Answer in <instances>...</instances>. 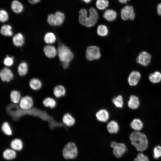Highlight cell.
Listing matches in <instances>:
<instances>
[{"label":"cell","instance_id":"6da1fadb","mask_svg":"<svg viewBox=\"0 0 161 161\" xmlns=\"http://www.w3.org/2000/svg\"><path fill=\"white\" fill-rule=\"evenodd\" d=\"M89 15L88 16L87 10L82 9L79 11V21L82 25L88 27H92L96 23L98 18L97 13L95 8L91 7L89 10Z\"/></svg>","mask_w":161,"mask_h":161},{"label":"cell","instance_id":"7a4b0ae2","mask_svg":"<svg viewBox=\"0 0 161 161\" xmlns=\"http://www.w3.org/2000/svg\"><path fill=\"white\" fill-rule=\"evenodd\" d=\"M131 144L139 151H145L147 148L148 141L146 135L140 131H134L129 136Z\"/></svg>","mask_w":161,"mask_h":161},{"label":"cell","instance_id":"3957f363","mask_svg":"<svg viewBox=\"0 0 161 161\" xmlns=\"http://www.w3.org/2000/svg\"><path fill=\"white\" fill-rule=\"evenodd\" d=\"M58 53L62 63H69L74 57L73 54L70 49L67 46L63 44L59 46Z\"/></svg>","mask_w":161,"mask_h":161},{"label":"cell","instance_id":"277c9868","mask_svg":"<svg viewBox=\"0 0 161 161\" xmlns=\"http://www.w3.org/2000/svg\"><path fill=\"white\" fill-rule=\"evenodd\" d=\"M78 153V149L75 144L70 142L65 146L62 151L63 155L67 160L75 159Z\"/></svg>","mask_w":161,"mask_h":161},{"label":"cell","instance_id":"5b68a950","mask_svg":"<svg viewBox=\"0 0 161 161\" xmlns=\"http://www.w3.org/2000/svg\"><path fill=\"white\" fill-rule=\"evenodd\" d=\"M86 55L87 59L89 61L98 59L101 56L100 49L97 46H89L86 49Z\"/></svg>","mask_w":161,"mask_h":161},{"label":"cell","instance_id":"8992f818","mask_svg":"<svg viewBox=\"0 0 161 161\" xmlns=\"http://www.w3.org/2000/svg\"><path fill=\"white\" fill-rule=\"evenodd\" d=\"M120 14L121 18L124 20L129 19L133 20L135 17L134 8L131 5H127L123 7L121 11Z\"/></svg>","mask_w":161,"mask_h":161},{"label":"cell","instance_id":"52a82bcc","mask_svg":"<svg viewBox=\"0 0 161 161\" xmlns=\"http://www.w3.org/2000/svg\"><path fill=\"white\" fill-rule=\"evenodd\" d=\"M151 55L146 51H143L139 53L136 59L137 62L144 66H148L150 63Z\"/></svg>","mask_w":161,"mask_h":161},{"label":"cell","instance_id":"ba28073f","mask_svg":"<svg viewBox=\"0 0 161 161\" xmlns=\"http://www.w3.org/2000/svg\"><path fill=\"white\" fill-rule=\"evenodd\" d=\"M141 78L140 72L137 71H132L129 75L128 78V82L131 86H135L138 83Z\"/></svg>","mask_w":161,"mask_h":161},{"label":"cell","instance_id":"9c48e42d","mask_svg":"<svg viewBox=\"0 0 161 161\" xmlns=\"http://www.w3.org/2000/svg\"><path fill=\"white\" fill-rule=\"evenodd\" d=\"M127 151V148L125 144L117 143L113 148V153L115 157L119 158L122 157Z\"/></svg>","mask_w":161,"mask_h":161},{"label":"cell","instance_id":"30bf717a","mask_svg":"<svg viewBox=\"0 0 161 161\" xmlns=\"http://www.w3.org/2000/svg\"><path fill=\"white\" fill-rule=\"evenodd\" d=\"M110 116L109 112L105 109H99L95 114V117L97 120L102 123H105L108 121Z\"/></svg>","mask_w":161,"mask_h":161},{"label":"cell","instance_id":"8fae6325","mask_svg":"<svg viewBox=\"0 0 161 161\" xmlns=\"http://www.w3.org/2000/svg\"><path fill=\"white\" fill-rule=\"evenodd\" d=\"M33 105V100L30 97L28 96H25L21 98L19 103L20 107L24 110L30 109Z\"/></svg>","mask_w":161,"mask_h":161},{"label":"cell","instance_id":"7c38bea8","mask_svg":"<svg viewBox=\"0 0 161 161\" xmlns=\"http://www.w3.org/2000/svg\"><path fill=\"white\" fill-rule=\"evenodd\" d=\"M140 104L139 99L135 95H130L127 102L129 108L132 110H136L138 108Z\"/></svg>","mask_w":161,"mask_h":161},{"label":"cell","instance_id":"4fadbf2b","mask_svg":"<svg viewBox=\"0 0 161 161\" xmlns=\"http://www.w3.org/2000/svg\"><path fill=\"white\" fill-rule=\"evenodd\" d=\"M0 77L2 81L9 82L13 78V75L9 69L4 68L0 71Z\"/></svg>","mask_w":161,"mask_h":161},{"label":"cell","instance_id":"5bb4252c","mask_svg":"<svg viewBox=\"0 0 161 161\" xmlns=\"http://www.w3.org/2000/svg\"><path fill=\"white\" fill-rule=\"evenodd\" d=\"M106 128L108 132L111 134H117L119 131L120 127L118 123L115 120H111L108 122Z\"/></svg>","mask_w":161,"mask_h":161},{"label":"cell","instance_id":"9a60e30c","mask_svg":"<svg viewBox=\"0 0 161 161\" xmlns=\"http://www.w3.org/2000/svg\"><path fill=\"white\" fill-rule=\"evenodd\" d=\"M62 120L64 124L69 127L74 126L76 122L75 117L69 113H66L64 115Z\"/></svg>","mask_w":161,"mask_h":161},{"label":"cell","instance_id":"2e32d148","mask_svg":"<svg viewBox=\"0 0 161 161\" xmlns=\"http://www.w3.org/2000/svg\"><path fill=\"white\" fill-rule=\"evenodd\" d=\"M130 126L134 131H140L143 128V123L140 119L135 118L131 122Z\"/></svg>","mask_w":161,"mask_h":161},{"label":"cell","instance_id":"e0dca14e","mask_svg":"<svg viewBox=\"0 0 161 161\" xmlns=\"http://www.w3.org/2000/svg\"><path fill=\"white\" fill-rule=\"evenodd\" d=\"M45 55L49 58L55 57L57 53V51L54 46L48 45L45 46L43 49Z\"/></svg>","mask_w":161,"mask_h":161},{"label":"cell","instance_id":"ac0fdd59","mask_svg":"<svg viewBox=\"0 0 161 161\" xmlns=\"http://www.w3.org/2000/svg\"><path fill=\"white\" fill-rule=\"evenodd\" d=\"M117 16L116 12L112 9H107L104 12L103 16L104 18L108 21L114 20Z\"/></svg>","mask_w":161,"mask_h":161},{"label":"cell","instance_id":"d6986e66","mask_svg":"<svg viewBox=\"0 0 161 161\" xmlns=\"http://www.w3.org/2000/svg\"><path fill=\"white\" fill-rule=\"evenodd\" d=\"M66 92L64 86L62 85H58L54 88L53 94L57 98H60L64 96L66 94Z\"/></svg>","mask_w":161,"mask_h":161},{"label":"cell","instance_id":"ffe728a7","mask_svg":"<svg viewBox=\"0 0 161 161\" xmlns=\"http://www.w3.org/2000/svg\"><path fill=\"white\" fill-rule=\"evenodd\" d=\"M149 81L153 83L156 84L161 81V73L156 71L151 73L148 76Z\"/></svg>","mask_w":161,"mask_h":161},{"label":"cell","instance_id":"44dd1931","mask_svg":"<svg viewBox=\"0 0 161 161\" xmlns=\"http://www.w3.org/2000/svg\"><path fill=\"white\" fill-rule=\"evenodd\" d=\"M13 41L15 46L18 47H21L24 43V36L21 33H18L13 37Z\"/></svg>","mask_w":161,"mask_h":161},{"label":"cell","instance_id":"7402d4cb","mask_svg":"<svg viewBox=\"0 0 161 161\" xmlns=\"http://www.w3.org/2000/svg\"><path fill=\"white\" fill-rule=\"evenodd\" d=\"M112 102L115 107L117 108H122L124 106V100L122 95H118L114 97L112 99Z\"/></svg>","mask_w":161,"mask_h":161},{"label":"cell","instance_id":"603a6c76","mask_svg":"<svg viewBox=\"0 0 161 161\" xmlns=\"http://www.w3.org/2000/svg\"><path fill=\"white\" fill-rule=\"evenodd\" d=\"M11 7L13 11L16 13H21L23 9L22 4L17 0L13 1L11 4Z\"/></svg>","mask_w":161,"mask_h":161},{"label":"cell","instance_id":"cb8c5ba5","mask_svg":"<svg viewBox=\"0 0 161 161\" xmlns=\"http://www.w3.org/2000/svg\"><path fill=\"white\" fill-rule=\"evenodd\" d=\"M56 26H60L63 24L65 19L64 14L60 11H57L54 14Z\"/></svg>","mask_w":161,"mask_h":161},{"label":"cell","instance_id":"d4e9b609","mask_svg":"<svg viewBox=\"0 0 161 161\" xmlns=\"http://www.w3.org/2000/svg\"><path fill=\"white\" fill-rule=\"evenodd\" d=\"M0 32L1 34L4 36H11L13 34L12 27L10 25H4L1 27Z\"/></svg>","mask_w":161,"mask_h":161},{"label":"cell","instance_id":"484cf974","mask_svg":"<svg viewBox=\"0 0 161 161\" xmlns=\"http://www.w3.org/2000/svg\"><path fill=\"white\" fill-rule=\"evenodd\" d=\"M10 145L13 149L18 151L21 150L23 147L21 140L18 138L12 140L10 143Z\"/></svg>","mask_w":161,"mask_h":161},{"label":"cell","instance_id":"4316f807","mask_svg":"<svg viewBox=\"0 0 161 161\" xmlns=\"http://www.w3.org/2000/svg\"><path fill=\"white\" fill-rule=\"evenodd\" d=\"M16 153L13 149H7L3 152V157L7 160H11L14 159L16 157Z\"/></svg>","mask_w":161,"mask_h":161},{"label":"cell","instance_id":"83f0119b","mask_svg":"<svg viewBox=\"0 0 161 161\" xmlns=\"http://www.w3.org/2000/svg\"><path fill=\"white\" fill-rule=\"evenodd\" d=\"M29 86L31 89L36 90H38L41 87L42 84L41 81L39 79L33 78L30 81Z\"/></svg>","mask_w":161,"mask_h":161},{"label":"cell","instance_id":"f1b7e54d","mask_svg":"<svg viewBox=\"0 0 161 161\" xmlns=\"http://www.w3.org/2000/svg\"><path fill=\"white\" fill-rule=\"evenodd\" d=\"M28 71V65L27 63L23 62L19 65L18 68V72L19 75L21 76L25 75Z\"/></svg>","mask_w":161,"mask_h":161},{"label":"cell","instance_id":"f546056e","mask_svg":"<svg viewBox=\"0 0 161 161\" xmlns=\"http://www.w3.org/2000/svg\"><path fill=\"white\" fill-rule=\"evenodd\" d=\"M10 98L11 101L14 103H17L21 99V94L18 91H12L10 94Z\"/></svg>","mask_w":161,"mask_h":161},{"label":"cell","instance_id":"4dcf8cb0","mask_svg":"<svg viewBox=\"0 0 161 161\" xmlns=\"http://www.w3.org/2000/svg\"><path fill=\"white\" fill-rule=\"evenodd\" d=\"M97 33L98 35L102 37L106 36L108 33V30L107 27L104 25H99L97 30Z\"/></svg>","mask_w":161,"mask_h":161},{"label":"cell","instance_id":"1f68e13d","mask_svg":"<svg viewBox=\"0 0 161 161\" xmlns=\"http://www.w3.org/2000/svg\"><path fill=\"white\" fill-rule=\"evenodd\" d=\"M45 42L48 44H52L55 43L56 40V37L55 34L51 32L46 34L44 37Z\"/></svg>","mask_w":161,"mask_h":161},{"label":"cell","instance_id":"d6a6232c","mask_svg":"<svg viewBox=\"0 0 161 161\" xmlns=\"http://www.w3.org/2000/svg\"><path fill=\"white\" fill-rule=\"evenodd\" d=\"M43 104L45 107H49L51 108H53L55 106L56 103L54 99L51 97H48L43 100Z\"/></svg>","mask_w":161,"mask_h":161},{"label":"cell","instance_id":"836d02e7","mask_svg":"<svg viewBox=\"0 0 161 161\" xmlns=\"http://www.w3.org/2000/svg\"><path fill=\"white\" fill-rule=\"evenodd\" d=\"M109 2L107 0H97L96 2L97 7L100 10L105 9L108 6Z\"/></svg>","mask_w":161,"mask_h":161},{"label":"cell","instance_id":"e575fe53","mask_svg":"<svg viewBox=\"0 0 161 161\" xmlns=\"http://www.w3.org/2000/svg\"><path fill=\"white\" fill-rule=\"evenodd\" d=\"M1 128L3 132L6 135H10L12 134L11 129L7 122H5L3 123Z\"/></svg>","mask_w":161,"mask_h":161},{"label":"cell","instance_id":"d590c367","mask_svg":"<svg viewBox=\"0 0 161 161\" xmlns=\"http://www.w3.org/2000/svg\"><path fill=\"white\" fill-rule=\"evenodd\" d=\"M153 156L155 159H158L161 157V146L157 145L154 148Z\"/></svg>","mask_w":161,"mask_h":161},{"label":"cell","instance_id":"8d00e7d4","mask_svg":"<svg viewBox=\"0 0 161 161\" xmlns=\"http://www.w3.org/2000/svg\"><path fill=\"white\" fill-rule=\"evenodd\" d=\"M9 18L8 14L5 10L1 9L0 11V20L2 22H4L7 21Z\"/></svg>","mask_w":161,"mask_h":161},{"label":"cell","instance_id":"74e56055","mask_svg":"<svg viewBox=\"0 0 161 161\" xmlns=\"http://www.w3.org/2000/svg\"><path fill=\"white\" fill-rule=\"evenodd\" d=\"M134 161H150L148 157L142 153L138 154Z\"/></svg>","mask_w":161,"mask_h":161},{"label":"cell","instance_id":"f35d334b","mask_svg":"<svg viewBox=\"0 0 161 161\" xmlns=\"http://www.w3.org/2000/svg\"><path fill=\"white\" fill-rule=\"evenodd\" d=\"M13 57H10L7 55L4 58L3 63L4 65L7 66H11L13 64Z\"/></svg>","mask_w":161,"mask_h":161},{"label":"cell","instance_id":"ab89813d","mask_svg":"<svg viewBox=\"0 0 161 161\" xmlns=\"http://www.w3.org/2000/svg\"><path fill=\"white\" fill-rule=\"evenodd\" d=\"M47 21L50 25L52 26H56L54 14H50L48 16Z\"/></svg>","mask_w":161,"mask_h":161},{"label":"cell","instance_id":"60d3db41","mask_svg":"<svg viewBox=\"0 0 161 161\" xmlns=\"http://www.w3.org/2000/svg\"><path fill=\"white\" fill-rule=\"evenodd\" d=\"M157 9V13L159 15L161 16V3L158 5Z\"/></svg>","mask_w":161,"mask_h":161},{"label":"cell","instance_id":"b9f144b4","mask_svg":"<svg viewBox=\"0 0 161 161\" xmlns=\"http://www.w3.org/2000/svg\"><path fill=\"white\" fill-rule=\"evenodd\" d=\"M31 4H34L39 2L41 0H28Z\"/></svg>","mask_w":161,"mask_h":161},{"label":"cell","instance_id":"7bdbcfd3","mask_svg":"<svg viewBox=\"0 0 161 161\" xmlns=\"http://www.w3.org/2000/svg\"><path fill=\"white\" fill-rule=\"evenodd\" d=\"M62 64L63 67L65 69L67 68L69 65V63H63Z\"/></svg>","mask_w":161,"mask_h":161},{"label":"cell","instance_id":"ee69618b","mask_svg":"<svg viewBox=\"0 0 161 161\" xmlns=\"http://www.w3.org/2000/svg\"><path fill=\"white\" fill-rule=\"evenodd\" d=\"M117 143V142L115 141H112L110 143V146L111 147L113 148L114 147V146Z\"/></svg>","mask_w":161,"mask_h":161},{"label":"cell","instance_id":"f6af8a7d","mask_svg":"<svg viewBox=\"0 0 161 161\" xmlns=\"http://www.w3.org/2000/svg\"><path fill=\"white\" fill-rule=\"evenodd\" d=\"M130 0H118L119 2L122 4L126 3L127 1Z\"/></svg>","mask_w":161,"mask_h":161},{"label":"cell","instance_id":"bcb514c9","mask_svg":"<svg viewBox=\"0 0 161 161\" xmlns=\"http://www.w3.org/2000/svg\"><path fill=\"white\" fill-rule=\"evenodd\" d=\"M81 0L84 1L85 3H90L91 1V0Z\"/></svg>","mask_w":161,"mask_h":161}]
</instances>
